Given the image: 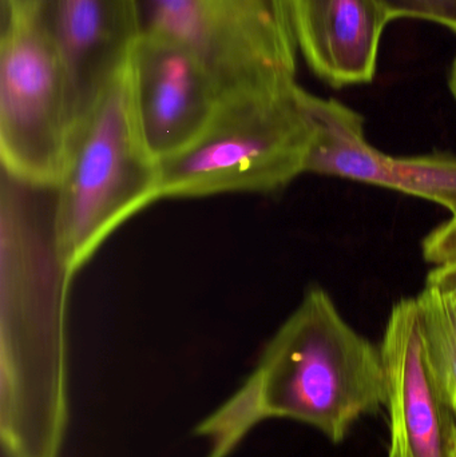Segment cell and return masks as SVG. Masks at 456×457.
Listing matches in <instances>:
<instances>
[{"label": "cell", "instance_id": "4fadbf2b", "mask_svg": "<svg viewBox=\"0 0 456 457\" xmlns=\"http://www.w3.org/2000/svg\"><path fill=\"white\" fill-rule=\"evenodd\" d=\"M423 257L435 266L456 262V217L434 228L422 244Z\"/></svg>", "mask_w": 456, "mask_h": 457}, {"label": "cell", "instance_id": "2e32d148", "mask_svg": "<svg viewBox=\"0 0 456 457\" xmlns=\"http://www.w3.org/2000/svg\"><path fill=\"white\" fill-rule=\"evenodd\" d=\"M449 88L456 104V58L454 63H452V70H450Z\"/></svg>", "mask_w": 456, "mask_h": 457}, {"label": "cell", "instance_id": "6da1fadb", "mask_svg": "<svg viewBox=\"0 0 456 457\" xmlns=\"http://www.w3.org/2000/svg\"><path fill=\"white\" fill-rule=\"evenodd\" d=\"M385 405L380 346L343 317L327 290L312 287L270 338L253 373L195 432L229 456L257 424L291 419L337 445L359 419Z\"/></svg>", "mask_w": 456, "mask_h": 457}, {"label": "cell", "instance_id": "8fae6325", "mask_svg": "<svg viewBox=\"0 0 456 457\" xmlns=\"http://www.w3.org/2000/svg\"><path fill=\"white\" fill-rule=\"evenodd\" d=\"M417 303L428 367L456 418V297L426 285Z\"/></svg>", "mask_w": 456, "mask_h": 457}, {"label": "cell", "instance_id": "7a4b0ae2", "mask_svg": "<svg viewBox=\"0 0 456 457\" xmlns=\"http://www.w3.org/2000/svg\"><path fill=\"white\" fill-rule=\"evenodd\" d=\"M313 94L296 79L233 91L189 145L160 162L162 198L272 193L307 173Z\"/></svg>", "mask_w": 456, "mask_h": 457}, {"label": "cell", "instance_id": "9a60e30c", "mask_svg": "<svg viewBox=\"0 0 456 457\" xmlns=\"http://www.w3.org/2000/svg\"><path fill=\"white\" fill-rule=\"evenodd\" d=\"M48 0H2V13L43 15Z\"/></svg>", "mask_w": 456, "mask_h": 457}, {"label": "cell", "instance_id": "d6986e66", "mask_svg": "<svg viewBox=\"0 0 456 457\" xmlns=\"http://www.w3.org/2000/svg\"><path fill=\"white\" fill-rule=\"evenodd\" d=\"M454 297H456V295H454Z\"/></svg>", "mask_w": 456, "mask_h": 457}, {"label": "cell", "instance_id": "52a82bcc", "mask_svg": "<svg viewBox=\"0 0 456 457\" xmlns=\"http://www.w3.org/2000/svg\"><path fill=\"white\" fill-rule=\"evenodd\" d=\"M316 137L307 173L395 190L441 205L456 217V155L398 157L369 144L364 120L336 99L313 96Z\"/></svg>", "mask_w": 456, "mask_h": 457}, {"label": "cell", "instance_id": "8992f818", "mask_svg": "<svg viewBox=\"0 0 456 457\" xmlns=\"http://www.w3.org/2000/svg\"><path fill=\"white\" fill-rule=\"evenodd\" d=\"M126 70L137 128L158 162L189 145L227 96L203 59L160 35H139Z\"/></svg>", "mask_w": 456, "mask_h": 457}, {"label": "cell", "instance_id": "ac0fdd59", "mask_svg": "<svg viewBox=\"0 0 456 457\" xmlns=\"http://www.w3.org/2000/svg\"><path fill=\"white\" fill-rule=\"evenodd\" d=\"M455 457H456V453H455Z\"/></svg>", "mask_w": 456, "mask_h": 457}, {"label": "cell", "instance_id": "277c9868", "mask_svg": "<svg viewBox=\"0 0 456 457\" xmlns=\"http://www.w3.org/2000/svg\"><path fill=\"white\" fill-rule=\"evenodd\" d=\"M69 78L39 15L2 13L0 160L7 179L54 192L74 142Z\"/></svg>", "mask_w": 456, "mask_h": 457}, {"label": "cell", "instance_id": "e0dca14e", "mask_svg": "<svg viewBox=\"0 0 456 457\" xmlns=\"http://www.w3.org/2000/svg\"><path fill=\"white\" fill-rule=\"evenodd\" d=\"M208 457H225V456L220 455V453H214V451H211V453H209Z\"/></svg>", "mask_w": 456, "mask_h": 457}, {"label": "cell", "instance_id": "30bf717a", "mask_svg": "<svg viewBox=\"0 0 456 457\" xmlns=\"http://www.w3.org/2000/svg\"><path fill=\"white\" fill-rule=\"evenodd\" d=\"M299 51L335 88L367 85L377 74L391 18L380 0H289Z\"/></svg>", "mask_w": 456, "mask_h": 457}, {"label": "cell", "instance_id": "5bb4252c", "mask_svg": "<svg viewBox=\"0 0 456 457\" xmlns=\"http://www.w3.org/2000/svg\"><path fill=\"white\" fill-rule=\"evenodd\" d=\"M426 285L438 287L447 295H456V262L435 266L428 274Z\"/></svg>", "mask_w": 456, "mask_h": 457}, {"label": "cell", "instance_id": "ba28073f", "mask_svg": "<svg viewBox=\"0 0 456 457\" xmlns=\"http://www.w3.org/2000/svg\"><path fill=\"white\" fill-rule=\"evenodd\" d=\"M388 457H455L456 418L426 359L417 297L391 309L382 344Z\"/></svg>", "mask_w": 456, "mask_h": 457}, {"label": "cell", "instance_id": "5b68a950", "mask_svg": "<svg viewBox=\"0 0 456 457\" xmlns=\"http://www.w3.org/2000/svg\"><path fill=\"white\" fill-rule=\"evenodd\" d=\"M141 34L181 43L228 94L296 79L289 0H136Z\"/></svg>", "mask_w": 456, "mask_h": 457}, {"label": "cell", "instance_id": "9c48e42d", "mask_svg": "<svg viewBox=\"0 0 456 457\" xmlns=\"http://www.w3.org/2000/svg\"><path fill=\"white\" fill-rule=\"evenodd\" d=\"M42 19L66 67L77 133L128 64L141 35L138 8L136 0H48Z\"/></svg>", "mask_w": 456, "mask_h": 457}, {"label": "cell", "instance_id": "3957f363", "mask_svg": "<svg viewBox=\"0 0 456 457\" xmlns=\"http://www.w3.org/2000/svg\"><path fill=\"white\" fill-rule=\"evenodd\" d=\"M54 192V247L69 278L117 228L162 200L160 163L137 128L126 67L78 129Z\"/></svg>", "mask_w": 456, "mask_h": 457}, {"label": "cell", "instance_id": "7c38bea8", "mask_svg": "<svg viewBox=\"0 0 456 457\" xmlns=\"http://www.w3.org/2000/svg\"><path fill=\"white\" fill-rule=\"evenodd\" d=\"M391 21L420 19L456 32V0H380Z\"/></svg>", "mask_w": 456, "mask_h": 457}]
</instances>
